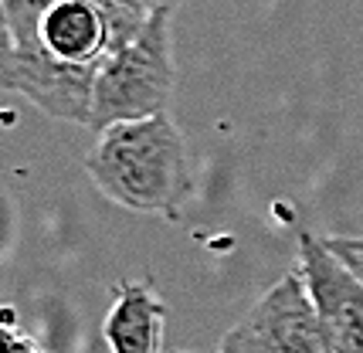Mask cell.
Masks as SVG:
<instances>
[{"mask_svg":"<svg viewBox=\"0 0 363 353\" xmlns=\"http://www.w3.org/2000/svg\"><path fill=\"white\" fill-rule=\"evenodd\" d=\"M21 68V96L45 116L89 126L99 68L133 41L146 17L112 0H4Z\"/></svg>","mask_w":363,"mask_h":353,"instance_id":"1","label":"cell"},{"mask_svg":"<svg viewBox=\"0 0 363 353\" xmlns=\"http://www.w3.org/2000/svg\"><path fill=\"white\" fill-rule=\"evenodd\" d=\"M174 11H157L146 17L140 34L109 55L99 68L89 99V129L116 126L129 119L167 113L174 92V41H170Z\"/></svg>","mask_w":363,"mask_h":353,"instance_id":"3","label":"cell"},{"mask_svg":"<svg viewBox=\"0 0 363 353\" xmlns=\"http://www.w3.org/2000/svg\"><path fill=\"white\" fill-rule=\"evenodd\" d=\"M174 353H187V350H174Z\"/></svg>","mask_w":363,"mask_h":353,"instance_id":"11","label":"cell"},{"mask_svg":"<svg viewBox=\"0 0 363 353\" xmlns=\"http://www.w3.org/2000/svg\"><path fill=\"white\" fill-rule=\"evenodd\" d=\"M299 272L333 353H363V282L316 235H299Z\"/></svg>","mask_w":363,"mask_h":353,"instance_id":"5","label":"cell"},{"mask_svg":"<svg viewBox=\"0 0 363 353\" xmlns=\"http://www.w3.org/2000/svg\"><path fill=\"white\" fill-rule=\"evenodd\" d=\"M85 170L102 197L136 214L174 218L190 191L187 143L167 113L102 129Z\"/></svg>","mask_w":363,"mask_h":353,"instance_id":"2","label":"cell"},{"mask_svg":"<svg viewBox=\"0 0 363 353\" xmlns=\"http://www.w3.org/2000/svg\"><path fill=\"white\" fill-rule=\"evenodd\" d=\"M116 7H123V11H133V14L140 17H150L157 14V11H174L180 0H112Z\"/></svg>","mask_w":363,"mask_h":353,"instance_id":"10","label":"cell"},{"mask_svg":"<svg viewBox=\"0 0 363 353\" xmlns=\"http://www.w3.org/2000/svg\"><path fill=\"white\" fill-rule=\"evenodd\" d=\"M218 353H333L299 265L224 333Z\"/></svg>","mask_w":363,"mask_h":353,"instance_id":"4","label":"cell"},{"mask_svg":"<svg viewBox=\"0 0 363 353\" xmlns=\"http://www.w3.org/2000/svg\"><path fill=\"white\" fill-rule=\"evenodd\" d=\"M326 248L363 282V238H323Z\"/></svg>","mask_w":363,"mask_h":353,"instance_id":"8","label":"cell"},{"mask_svg":"<svg viewBox=\"0 0 363 353\" xmlns=\"http://www.w3.org/2000/svg\"><path fill=\"white\" fill-rule=\"evenodd\" d=\"M167 306L150 282H119L102 320V340L109 353H163Z\"/></svg>","mask_w":363,"mask_h":353,"instance_id":"6","label":"cell"},{"mask_svg":"<svg viewBox=\"0 0 363 353\" xmlns=\"http://www.w3.org/2000/svg\"><path fill=\"white\" fill-rule=\"evenodd\" d=\"M0 353H45V350L34 343V337L17 330L14 323L0 320Z\"/></svg>","mask_w":363,"mask_h":353,"instance_id":"9","label":"cell"},{"mask_svg":"<svg viewBox=\"0 0 363 353\" xmlns=\"http://www.w3.org/2000/svg\"><path fill=\"white\" fill-rule=\"evenodd\" d=\"M0 92H21L17 48H14V34H11V21H7L4 0H0Z\"/></svg>","mask_w":363,"mask_h":353,"instance_id":"7","label":"cell"},{"mask_svg":"<svg viewBox=\"0 0 363 353\" xmlns=\"http://www.w3.org/2000/svg\"><path fill=\"white\" fill-rule=\"evenodd\" d=\"M45 353H48V350H45Z\"/></svg>","mask_w":363,"mask_h":353,"instance_id":"12","label":"cell"}]
</instances>
